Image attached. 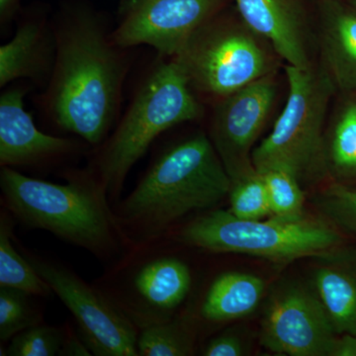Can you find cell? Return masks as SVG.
<instances>
[{
	"mask_svg": "<svg viewBox=\"0 0 356 356\" xmlns=\"http://www.w3.org/2000/svg\"><path fill=\"white\" fill-rule=\"evenodd\" d=\"M18 248L35 270L65 304L74 318L79 334L93 355L139 356V330L95 284H89L65 264Z\"/></svg>",
	"mask_w": 356,
	"mask_h": 356,
	"instance_id": "obj_9",
	"label": "cell"
},
{
	"mask_svg": "<svg viewBox=\"0 0 356 356\" xmlns=\"http://www.w3.org/2000/svg\"><path fill=\"white\" fill-rule=\"evenodd\" d=\"M201 107L175 58L149 74L111 138L102 147L95 173L112 205L120 199L128 173L161 134L197 119Z\"/></svg>",
	"mask_w": 356,
	"mask_h": 356,
	"instance_id": "obj_5",
	"label": "cell"
},
{
	"mask_svg": "<svg viewBox=\"0 0 356 356\" xmlns=\"http://www.w3.org/2000/svg\"><path fill=\"white\" fill-rule=\"evenodd\" d=\"M348 1L350 3V8L356 13V0H348Z\"/></svg>",
	"mask_w": 356,
	"mask_h": 356,
	"instance_id": "obj_31",
	"label": "cell"
},
{
	"mask_svg": "<svg viewBox=\"0 0 356 356\" xmlns=\"http://www.w3.org/2000/svg\"><path fill=\"white\" fill-rule=\"evenodd\" d=\"M330 356H356V334H337Z\"/></svg>",
	"mask_w": 356,
	"mask_h": 356,
	"instance_id": "obj_29",
	"label": "cell"
},
{
	"mask_svg": "<svg viewBox=\"0 0 356 356\" xmlns=\"http://www.w3.org/2000/svg\"><path fill=\"white\" fill-rule=\"evenodd\" d=\"M321 10L325 70L336 89L356 96V13L336 0H325Z\"/></svg>",
	"mask_w": 356,
	"mask_h": 356,
	"instance_id": "obj_16",
	"label": "cell"
},
{
	"mask_svg": "<svg viewBox=\"0 0 356 356\" xmlns=\"http://www.w3.org/2000/svg\"><path fill=\"white\" fill-rule=\"evenodd\" d=\"M65 341L58 355L60 356H89L93 355L88 346L84 343L81 334H77L70 324L65 325Z\"/></svg>",
	"mask_w": 356,
	"mask_h": 356,
	"instance_id": "obj_28",
	"label": "cell"
},
{
	"mask_svg": "<svg viewBox=\"0 0 356 356\" xmlns=\"http://www.w3.org/2000/svg\"><path fill=\"white\" fill-rule=\"evenodd\" d=\"M273 48L245 23L210 20L175 56L191 88L224 98L274 74Z\"/></svg>",
	"mask_w": 356,
	"mask_h": 356,
	"instance_id": "obj_8",
	"label": "cell"
},
{
	"mask_svg": "<svg viewBox=\"0 0 356 356\" xmlns=\"http://www.w3.org/2000/svg\"><path fill=\"white\" fill-rule=\"evenodd\" d=\"M355 97H356V96H355Z\"/></svg>",
	"mask_w": 356,
	"mask_h": 356,
	"instance_id": "obj_32",
	"label": "cell"
},
{
	"mask_svg": "<svg viewBox=\"0 0 356 356\" xmlns=\"http://www.w3.org/2000/svg\"><path fill=\"white\" fill-rule=\"evenodd\" d=\"M262 175L266 180L273 216L298 219L305 215V195L296 175L284 168H273Z\"/></svg>",
	"mask_w": 356,
	"mask_h": 356,
	"instance_id": "obj_24",
	"label": "cell"
},
{
	"mask_svg": "<svg viewBox=\"0 0 356 356\" xmlns=\"http://www.w3.org/2000/svg\"><path fill=\"white\" fill-rule=\"evenodd\" d=\"M24 91L13 89L0 98V163L1 166L37 165L74 149V142L38 130L23 107Z\"/></svg>",
	"mask_w": 356,
	"mask_h": 356,
	"instance_id": "obj_13",
	"label": "cell"
},
{
	"mask_svg": "<svg viewBox=\"0 0 356 356\" xmlns=\"http://www.w3.org/2000/svg\"><path fill=\"white\" fill-rule=\"evenodd\" d=\"M245 348L242 339L233 332H224L204 346V356H242Z\"/></svg>",
	"mask_w": 356,
	"mask_h": 356,
	"instance_id": "obj_27",
	"label": "cell"
},
{
	"mask_svg": "<svg viewBox=\"0 0 356 356\" xmlns=\"http://www.w3.org/2000/svg\"><path fill=\"white\" fill-rule=\"evenodd\" d=\"M159 238L131 248L95 284L138 330L177 317L191 294L188 262L163 248Z\"/></svg>",
	"mask_w": 356,
	"mask_h": 356,
	"instance_id": "obj_7",
	"label": "cell"
},
{
	"mask_svg": "<svg viewBox=\"0 0 356 356\" xmlns=\"http://www.w3.org/2000/svg\"><path fill=\"white\" fill-rule=\"evenodd\" d=\"M64 327L40 324L19 332L10 339L6 355H58L65 341Z\"/></svg>",
	"mask_w": 356,
	"mask_h": 356,
	"instance_id": "obj_26",
	"label": "cell"
},
{
	"mask_svg": "<svg viewBox=\"0 0 356 356\" xmlns=\"http://www.w3.org/2000/svg\"><path fill=\"white\" fill-rule=\"evenodd\" d=\"M18 0H0V13L2 18H7L15 10Z\"/></svg>",
	"mask_w": 356,
	"mask_h": 356,
	"instance_id": "obj_30",
	"label": "cell"
},
{
	"mask_svg": "<svg viewBox=\"0 0 356 356\" xmlns=\"http://www.w3.org/2000/svg\"><path fill=\"white\" fill-rule=\"evenodd\" d=\"M313 287L337 334H356V245H341L314 257Z\"/></svg>",
	"mask_w": 356,
	"mask_h": 356,
	"instance_id": "obj_15",
	"label": "cell"
},
{
	"mask_svg": "<svg viewBox=\"0 0 356 356\" xmlns=\"http://www.w3.org/2000/svg\"><path fill=\"white\" fill-rule=\"evenodd\" d=\"M196 325L188 315H180L139 330V356H188L195 350Z\"/></svg>",
	"mask_w": 356,
	"mask_h": 356,
	"instance_id": "obj_20",
	"label": "cell"
},
{
	"mask_svg": "<svg viewBox=\"0 0 356 356\" xmlns=\"http://www.w3.org/2000/svg\"><path fill=\"white\" fill-rule=\"evenodd\" d=\"M315 201L327 221L356 236V189L334 182L325 187Z\"/></svg>",
	"mask_w": 356,
	"mask_h": 356,
	"instance_id": "obj_25",
	"label": "cell"
},
{
	"mask_svg": "<svg viewBox=\"0 0 356 356\" xmlns=\"http://www.w3.org/2000/svg\"><path fill=\"white\" fill-rule=\"evenodd\" d=\"M0 187L4 208L15 220L50 232L108 266L132 248L92 170L72 173L65 184H58L2 166Z\"/></svg>",
	"mask_w": 356,
	"mask_h": 356,
	"instance_id": "obj_2",
	"label": "cell"
},
{
	"mask_svg": "<svg viewBox=\"0 0 356 356\" xmlns=\"http://www.w3.org/2000/svg\"><path fill=\"white\" fill-rule=\"evenodd\" d=\"M228 196L229 211L236 217L261 220L273 216L266 180L255 168L232 180Z\"/></svg>",
	"mask_w": 356,
	"mask_h": 356,
	"instance_id": "obj_23",
	"label": "cell"
},
{
	"mask_svg": "<svg viewBox=\"0 0 356 356\" xmlns=\"http://www.w3.org/2000/svg\"><path fill=\"white\" fill-rule=\"evenodd\" d=\"M231 185L214 145L196 134L163 152L112 208L133 248L168 235L192 213L216 207Z\"/></svg>",
	"mask_w": 356,
	"mask_h": 356,
	"instance_id": "obj_1",
	"label": "cell"
},
{
	"mask_svg": "<svg viewBox=\"0 0 356 356\" xmlns=\"http://www.w3.org/2000/svg\"><path fill=\"white\" fill-rule=\"evenodd\" d=\"M221 0H132L113 35L116 46L149 44L175 56L206 23Z\"/></svg>",
	"mask_w": 356,
	"mask_h": 356,
	"instance_id": "obj_12",
	"label": "cell"
},
{
	"mask_svg": "<svg viewBox=\"0 0 356 356\" xmlns=\"http://www.w3.org/2000/svg\"><path fill=\"white\" fill-rule=\"evenodd\" d=\"M15 218L6 208L0 212V287L13 288L47 298L54 295L50 286L21 252L13 235Z\"/></svg>",
	"mask_w": 356,
	"mask_h": 356,
	"instance_id": "obj_19",
	"label": "cell"
},
{
	"mask_svg": "<svg viewBox=\"0 0 356 356\" xmlns=\"http://www.w3.org/2000/svg\"><path fill=\"white\" fill-rule=\"evenodd\" d=\"M175 242L214 254H241L289 264L343 245L339 229L327 220L304 216L241 219L229 210H208L170 232Z\"/></svg>",
	"mask_w": 356,
	"mask_h": 356,
	"instance_id": "obj_4",
	"label": "cell"
},
{
	"mask_svg": "<svg viewBox=\"0 0 356 356\" xmlns=\"http://www.w3.org/2000/svg\"><path fill=\"white\" fill-rule=\"evenodd\" d=\"M274 74L238 89L218 104L211 126L214 145L231 180L254 170L252 154L276 98Z\"/></svg>",
	"mask_w": 356,
	"mask_h": 356,
	"instance_id": "obj_11",
	"label": "cell"
},
{
	"mask_svg": "<svg viewBox=\"0 0 356 356\" xmlns=\"http://www.w3.org/2000/svg\"><path fill=\"white\" fill-rule=\"evenodd\" d=\"M285 72L286 104L271 133L252 151V165L261 173L284 168L300 182L311 181L327 172L323 128L336 86L324 67L287 65Z\"/></svg>",
	"mask_w": 356,
	"mask_h": 356,
	"instance_id": "obj_6",
	"label": "cell"
},
{
	"mask_svg": "<svg viewBox=\"0 0 356 356\" xmlns=\"http://www.w3.org/2000/svg\"><path fill=\"white\" fill-rule=\"evenodd\" d=\"M337 336L315 288L287 282L269 296L261 330L267 350L284 355L330 356Z\"/></svg>",
	"mask_w": 356,
	"mask_h": 356,
	"instance_id": "obj_10",
	"label": "cell"
},
{
	"mask_svg": "<svg viewBox=\"0 0 356 356\" xmlns=\"http://www.w3.org/2000/svg\"><path fill=\"white\" fill-rule=\"evenodd\" d=\"M243 22L287 64L312 67L305 16L297 0H235Z\"/></svg>",
	"mask_w": 356,
	"mask_h": 356,
	"instance_id": "obj_14",
	"label": "cell"
},
{
	"mask_svg": "<svg viewBox=\"0 0 356 356\" xmlns=\"http://www.w3.org/2000/svg\"><path fill=\"white\" fill-rule=\"evenodd\" d=\"M43 28L36 22H27L18 28L14 38L0 48V86L18 77L41 74L49 54Z\"/></svg>",
	"mask_w": 356,
	"mask_h": 356,
	"instance_id": "obj_18",
	"label": "cell"
},
{
	"mask_svg": "<svg viewBox=\"0 0 356 356\" xmlns=\"http://www.w3.org/2000/svg\"><path fill=\"white\" fill-rule=\"evenodd\" d=\"M325 163L337 179L356 180V97L344 103L325 137Z\"/></svg>",
	"mask_w": 356,
	"mask_h": 356,
	"instance_id": "obj_21",
	"label": "cell"
},
{
	"mask_svg": "<svg viewBox=\"0 0 356 356\" xmlns=\"http://www.w3.org/2000/svg\"><path fill=\"white\" fill-rule=\"evenodd\" d=\"M31 294L0 287V341L6 343L19 332L43 324L44 313Z\"/></svg>",
	"mask_w": 356,
	"mask_h": 356,
	"instance_id": "obj_22",
	"label": "cell"
},
{
	"mask_svg": "<svg viewBox=\"0 0 356 356\" xmlns=\"http://www.w3.org/2000/svg\"><path fill=\"white\" fill-rule=\"evenodd\" d=\"M102 26L74 17L58 34L51 104L58 125L88 144H99L118 107L123 65Z\"/></svg>",
	"mask_w": 356,
	"mask_h": 356,
	"instance_id": "obj_3",
	"label": "cell"
},
{
	"mask_svg": "<svg viewBox=\"0 0 356 356\" xmlns=\"http://www.w3.org/2000/svg\"><path fill=\"white\" fill-rule=\"evenodd\" d=\"M266 291L264 280L252 274L227 271L210 283L199 306V317L208 323L229 322L250 315Z\"/></svg>",
	"mask_w": 356,
	"mask_h": 356,
	"instance_id": "obj_17",
	"label": "cell"
}]
</instances>
